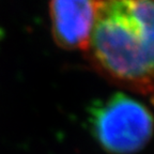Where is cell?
Segmentation results:
<instances>
[{
  "instance_id": "obj_1",
  "label": "cell",
  "mask_w": 154,
  "mask_h": 154,
  "mask_svg": "<svg viewBox=\"0 0 154 154\" xmlns=\"http://www.w3.org/2000/svg\"><path fill=\"white\" fill-rule=\"evenodd\" d=\"M86 57L94 70L124 89L153 93V0H94Z\"/></svg>"
},
{
  "instance_id": "obj_2",
  "label": "cell",
  "mask_w": 154,
  "mask_h": 154,
  "mask_svg": "<svg viewBox=\"0 0 154 154\" xmlns=\"http://www.w3.org/2000/svg\"><path fill=\"white\" fill-rule=\"evenodd\" d=\"M90 115L94 136L111 154L136 153L152 136L150 110L123 93H117L95 104Z\"/></svg>"
},
{
  "instance_id": "obj_3",
  "label": "cell",
  "mask_w": 154,
  "mask_h": 154,
  "mask_svg": "<svg viewBox=\"0 0 154 154\" xmlns=\"http://www.w3.org/2000/svg\"><path fill=\"white\" fill-rule=\"evenodd\" d=\"M51 32L65 49L85 51L95 16L94 0H51Z\"/></svg>"
}]
</instances>
